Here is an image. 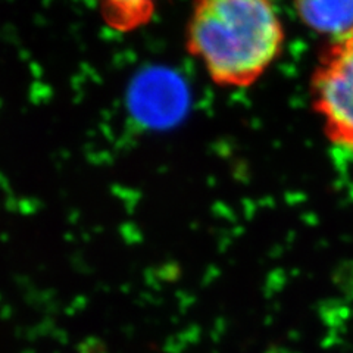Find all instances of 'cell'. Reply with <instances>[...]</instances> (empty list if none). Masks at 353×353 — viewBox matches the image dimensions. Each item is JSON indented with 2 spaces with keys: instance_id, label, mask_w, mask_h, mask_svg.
<instances>
[{
  "instance_id": "obj_1",
  "label": "cell",
  "mask_w": 353,
  "mask_h": 353,
  "mask_svg": "<svg viewBox=\"0 0 353 353\" xmlns=\"http://www.w3.org/2000/svg\"><path fill=\"white\" fill-rule=\"evenodd\" d=\"M285 41L275 0H192L184 48L219 88L258 84L283 57Z\"/></svg>"
},
{
  "instance_id": "obj_2",
  "label": "cell",
  "mask_w": 353,
  "mask_h": 353,
  "mask_svg": "<svg viewBox=\"0 0 353 353\" xmlns=\"http://www.w3.org/2000/svg\"><path fill=\"white\" fill-rule=\"evenodd\" d=\"M309 102L330 145L353 153V32L328 40L319 52Z\"/></svg>"
},
{
  "instance_id": "obj_3",
  "label": "cell",
  "mask_w": 353,
  "mask_h": 353,
  "mask_svg": "<svg viewBox=\"0 0 353 353\" xmlns=\"http://www.w3.org/2000/svg\"><path fill=\"white\" fill-rule=\"evenodd\" d=\"M303 27L328 40L353 32V0H292Z\"/></svg>"
},
{
  "instance_id": "obj_4",
  "label": "cell",
  "mask_w": 353,
  "mask_h": 353,
  "mask_svg": "<svg viewBox=\"0 0 353 353\" xmlns=\"http://www.w3.org/2000/svg\"><path fill=\"white\" fill-rule=\"evenodd\" d=\"M106 28L118 34H132L150 26L161 0H93Z\"/></svg>"
}]
</instances>
